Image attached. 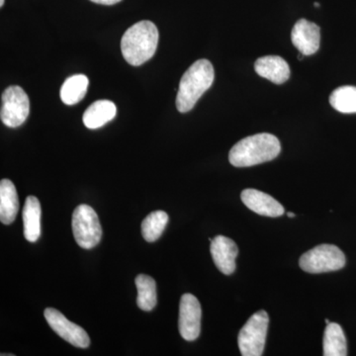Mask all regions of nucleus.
Returning a JSON list of instances; mask_svg holds the SVG:
<instances>
[{
	"label": "nucleus",
	"instance_id": "19",
	"mask_svg": "<svg viewBox=\"0 0 356 356\" xmlns=\"http://www.w3.org/2000/svg\"><path fill=\"white\" fill-rule=\"evenodd\" d=\"M135 282L138 290V307L143 311L153 310L156 305V281L151 276L140 274Z\"/></svg>",
	"mask_w": 356,
	"mask_h": 356
},
{
	"label": "nucleus",
	"instance_id": "10",
	"mask_svg": "<svg viewBox=\"0 0 356 356\" xmlns=\"http://www.w3.org/2000/svg\"><path fill=\"white\" fill-rule=\"evenodd\" d=\"M292 43L304 56L317 53L321 44L320 27L306 19H300L293 27Z\"/></svg>",
	"mask_w": 356,
	"mask_h": 356
},
{
	"label": "nucleus",
	"instance_id": "21",
	"mask_svg": "<svg viewBox=\"0 0 356 356\" xmlns=\"http://www.w3.org/2000/svg\"><path fill=\"white\" fill-rule=\"evenodd\" d=\"M168 222V215L163 211H154L142 222V235L149 243H154L161 238Z\"/></svg>",
	"mask_w": 356,
	"mask_h": 356
},
{
	"label": "nucleus",
	"instance_id": "25",
	"mask_svg": "<svg viewBox=\"0 0 356 356\" xmlns=\"http://www.w3.org/2000/svg\"><path fill=\"white\" fill-rule=\"evenodd\" d=\"M330 323H331V322H330V321L327 320V318H325V324L327 325V324H330Z\"/></svg>",
	"mask_w": 356,
	"mask_h": 356
},
{
	"label": "nucleus",
	"instance_id": "3",
	"mask_svg": "<svg viewBox=\"0 0 356 356\" xmlns=\"http://www.w3.org/2000/svg\"><path fill=\"white\" fill-rule=\"evenodd\" d=\"M215 79L214 67L208 60H198L184 72L180 81L177 108L187 113L195 106L201 96L211 88Z\"/></svg>",
	"mask_w": 356,
	"mask_h": 356
},
{
	"label": "nucleus",
	"instance_id": "8",
	"mask_svg": "<svg viewBox=\"0 0 356 356\" xmlns=\"http://www.w3.org/2000/svg\"><path fill=\"white\" fill-rule=\"evenodd\" d=\"M202 310L198 299L194 295L184 294L180 299L178 327L185 341H193L201 332Z\"/></svg>",
	"mask_w": 356,
	"mask_h": 356
},
{
	"label": "nucleus",
	"instance_id": "5",
	"mask_svg": "<svg viewBox=\"0 0 356 356\" xmlns=\"http://www.w3.org/2000/svg\"><path fill=\"white\" fill-rule=\"evenodd\" d=\"M72 233L79 247L90 250L100 243L102 229L99 218L90 206L79 205L72 214Z\"/></svg>",
	"mask_w": 356,
	"mask_h": 356
},
{
	"label": "nucleus",
	"instance_id": "26",
	"mask_svg": "<svg viewBox=\"0 0 356 356\" xmlns=\"http://www.w3.org/2000/svg\"><path fill=\"white\" fill-rule=\"evenodd\" d=\"M315 6H317V7H318V6H320V4L317 3V2H316V3H315Z\"/></svg>",
	"mask_w": 356,
	"mask_h": 356
},
{
	"label": "nucleus",
	"instance_id": "22",
	"mask_svg": "<svg viewBox=\"0 0 356 356\" xmlns=\"http://www.w3.org/2000/svg\"><path fill=\"white\" fill-rule=\"evenodd\" d=\"M90 1L97 4H103V6H114L122 0H90Z\"/></svg>",
	"mask_w": 356,
	"mask_h": 356
},
{
	"label": "nucleus",
	"instance_id": "6",
	"mask_svg": "<svg viewBox=\"0 0 356 356\" xmlns=\"http://www.w3.org/2000/svg\"><path fill=\"white\" fill-rule=\"evenodd\" d=\"M269 318L266 311L254 313L243 325L238 337V348L243 356H261L266 346Z\"/></svg>",
	"mask_w": 356,
	"mask_h": 356
},
{
	"label": "nucleus",
	"instance_id": "24",
	"mask_svg": "<svg viewBox=\"0 0 356 356\" xmlns=\"http://www.w3.org/2000/svg\"><path fill=\"white\" fill-rule=\"evenodd\" d=\"M4 1H6V0H0V6H4Z\"/></svg>",
	"mask_w": 356,
	"mask_h": 356
},
{
	"label": "nucleus",
	"instance_id": "7",
	"mask_svg": "<svg viewBox=\"0 0 356 356\" xmlns=\"http://www.w3.org/2000/svg\"><path fill=\"white\" fill-rule=\"evenodd\" d=\"M0 118L9 128L22 125L30 112V102L27 93L20 86H9L2 93Z\"/></svg>",
	"mask_w": 356,
	"mask_h": 356
},
{
	"label": "nucleus",
	"instance_id": "17",
	"mask_svg": "<svg viewBox=\"0 0 356 356\" xmlns=\"http://www.w3.org/2000/svg\"><path fill=\"white\" fill-rule=\"evenodd\" d=\"M89 81L84 74H74L65 79L60 88V99L67 105L81 102L88 92Z\"/></svg>",
	"mask_w": 356,
	"mask_h": 356
},
{
	"label": "nucleus",
	"instance_id": "9",
	"mask_svg": "<svg viewBox=\"0 0 356 356\" xmlns=\"http://www.w3.org/2000/svg\"><path fill=\"white\" fill-rule=\"evenodd\" d=\"M44 315L51 330L58 336L76 348H88L90 339H89L88 332L84 331L83 327L70 322L60 311L56 310V309L47 308L44 312Z\"/></svg>",
	"mask_w": 356,
	"mask_h": 356
},
{
	"label": "nucleus",
	"instance_id": "4",
	"mask_svg": "<svg viewBox=\"0 0 356 356\" xmlns=\"http://www.w3.org/2000/svg\"><path fill=\"white\" fill-rule=\"evenodd\" d=\"M346 262V255L339 248L324 243L302 255L299 266L306 273L318 274L339 270Z\"/></svg>",
	"mask_w": 356,
	"mask_h": 356
},
{
	"label": "nucleus",
	"instance_id": "2",
	"mask_svg": "<svg viewBox=\"0 0 356 356\" xmlns=\"http://www.w3.org/2000/svg\"><path fill=\"white\" fill-rule=\"evenodd\" d=\"M158 43L156 26L151 21H140L131 26L122 37V55L128 64L139 67L153 58Z\"/></svg>",
	"mask_w": 356,
	"mask_h": 356
},
{
	"label": "nucleus",
	"instance_id": "11",
	"mask_svg": "<svg viewBox=\"0 0 356 356\" xmlns=\"http://www.w3.org/2000/svg\"><path fill=\"white\" fill-rule=\"evenodd\" d=\"M210 252L215 266L222 273L231 275L235 273L238 248L233 240L225 236H217L211 241Z\"/></svg>",
	"mask_w": 356,
	"mask_h": 356
},
{
	"label": "nucleus",
	"instance_id": "14",
	"mask_svg": "<svg viewBox=\"0 0 356 356\" xmlns=\"http://www.w3.org/2000/svg\"><path fill=\"white\" fill-rule=\"evenodd\" d=\"M41 204L35 196H28L23 208V226L26 240L35 243L41 236Z\"/></svg>",
	"mask_w": 356,
	"mask_h": 356
},
{
	"label": "nucleus",
	"instance_id": "12",
	"mask_svg": "<svg viewBox=\"0 0 356 356\" xmlns=\"http://www.w3.org/2000/svg\"><path fill=\"white\" fill-rule=\"evenodd\" d=\"M243 203L252 212L266 217H280L284 214V208L268 194L257 189H245L241 194Z\"/></svg>",
	"mask_w": 356,
	"mask_h": 356
},
{
	"label": "nucleus",
	"instance_id": "18",
	"mask_svg": "<svg viewBox=\"0 0 356 356\" xmlns=\"http://www.w3.org/2000/svg\"><path fill=\"white\" fill-rule=\"evenodd\" d=\"M323 343H324L325 356L348 355L346 336L341 325L337 323H330L327 325Z\"/></svg>",
	"mask_w": 356,
	"mask_h": 356
},
{
	"label": "nucleus",
	"instance_id": "23",
	"mask_svg": "<svg viewBox=\"0 0 356 356\" xmlns=\"http://www.w3.org/2000/svg\"><path fill=\"white\" fill-rule=\"evenodd\" d=\"M287 216L289 217V218H294L295 216H296V215H295L294 213L288 212L287 213Z\"/></svg>",
	"mask_w": 356,
	"mask_h": 356
},
{
	"label": "nucleus",
	"instance_id": "16",
	"mask_svg": "<svg viewBox=\"0 0 356 356\" xmlns=\"http://www.w3.org/2000/svg\"><path fill=\"white\" fill-rule=\"evenodd\" d=\"M19 210V199L13 182L9 179L0 181V221L13 224Z\"/></svg>",
	"mask_w": 356,
	"mask_h": 356
},
{
	"label": "nucleus",
	"instance_id": "1",
	"mask_svg": "<svg viewBox=\"0 0 356 356\" xmlns=\"http://www.w3.org/2000/svg\"><path fill=\"white\" fill-rule=\"evenodd\" d=\"M280 152V142L275 136L257 134L236 143L229 151V161L236 168H248L273 161Z\"/></svg>",
	"mask_w": 356,
	"mask_h": 356
},
{
	"label": "nucleus",
	"instance_id": "20",
	"mask_svg": "<svg viewBox=\"0 0 356 356\" xmlns=\"http://www.w3.org/2000/svg\"><path fill=\"white\" fill-rule=\"evenodd\" d=\"M330 103L341 113H356V88L346 86L334 89L330 96Z\"/></svg>",
	"mask_w": 356,
	"mask_h": 356
},
{
	"label": "nucleus",
	"instance_id": "15",
	"mask_svg": "<svg viewBox=\"0 0 356 356\" xmlns=\"http://www.w3.org/2000/svg\"><path fill=\"white\" fill-rule=\"evenodd\" d=\"M116 105L110 100H98L86 110L83 121L86 128L95 130L102 128L105 124L116 117Z\"/></svg>",
	"mask_w": 356,
	"mask_h": 356
},
{
	"label": "nucleus",
	"instance_id": "13",
	"mask_svg": "<svg viewBox=\"0 0 356 356\" xmlns=\"http://www.w3.org/2000/svg\"><path fill=\"white\" fill-rule=\"evenodd\" d=\"M254 70L259 76L264 77L275 84L286 83L290 77L289 65L284 58L278 56L259 58L255 62Z\"/></svg>",
	"mask_w": 356,
	"mask_h": 356
}]
</instances>
